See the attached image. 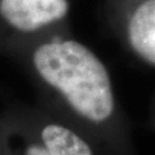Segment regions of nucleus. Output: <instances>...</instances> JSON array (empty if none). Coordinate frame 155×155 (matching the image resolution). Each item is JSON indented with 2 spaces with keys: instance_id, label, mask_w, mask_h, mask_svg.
Segmentation results:
<instances>
[{
  "instance_id": "f257e3e1",
  "label": "nucleus",
  "mask_w": 155,
  "mask_h": 155,
  "mask_svg": "<svg viewBox=\"0 0 155 155\" xmlns=\"http://www.w3.org/2000/svg\"><path fill=\"white\" fill-rule=\"evenodd\" d=\"M47 101L92 128L113 120L116 101L107 67L96 53L65 32L31 43L9 57Z\"/></svg>"
},
{
  "instance_id": "f03ea898",
  "label": "nucleus",
  "mask_w": 155,
  "mask_h": 155,
  "mask_svg": "<svg viewBox=\"0 0 155 155\" xmlns=\"http://www.w3.org/2000/svg\"><path fill=\"white\" fill-rule=\"evenodd\" d=\"M69 12V0H0V56L64 32Z\"/></svg>"
},
{
  "instance_id": "7ed1b4c3",
  "label": "nucleus",
  "mask_w": 155,
  "mask_h": 155,
  "mask_svg": "<svg viewBox=\"0 0 155 155\" xmlns=\"http://www.w3.org/2000/svg\"><path fill=\"white\" fill-rule=\"evenodd\" d=\"M125 36L136 54L155 67V0H142L130 12Z\"/></svg>"
},
{
  "instance_id": "20e7f679",
  "label": "nucleus",
  "mask_w": 155,
  "mask_h": 155,
  "mask_svg": "<svg viewBox=\"0 0 155 155\" xmlns=\"http://www.w3.org/2000/svg\"><path fill=\"white\" fill-rule=\"evenodd\" d=\"M0 155H9L8 146H7V140H5V133H4V125H3L2 116H0Z\"/></svg>"
}]
</instances>
